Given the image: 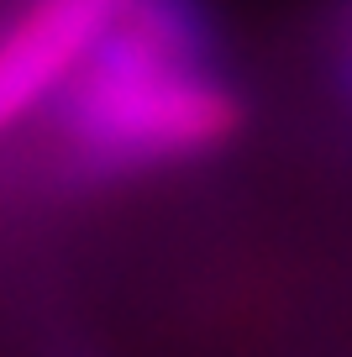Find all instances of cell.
Listing matches in <instances>:
<instances>
[{
  "instance_id": "6da1fadb",
  "label": "cell",
  "mask_w": 352,
  "mask_h": 357,
  "mask_svg": "<svg viewBox=\"0 0 352 357\" xmlns=\"http://www.w3.org/2000/svg\"><path fill=\"white\" fill-rule=\"evenodd\" d=\"M43 111L53 174L68 190H110L231 147L247 95L200 0H126Z\"/></svg>"
},
{
  "instance_id": "7a4b0ae2",
  "label": "cell",
  "mask_w": 352,
  "mask_h": 357,
  "mask_svg": "<svg viewBox=\"0 0 352 357\" xmlns=\"http://www.w3.org/2000/svg\"><path fill=\"white\" fill-rule=\"evenodd\" d=\"M126 0H22L0 26V137L37 121Z\"/></svg>"
},
{
  "instance_id": "3957f363",
  "label": "cell",
  "mask_w": 352,
  "mask_h": 357,
  "mask_svg": "<svg viewBox=\"0 0 352 357\" xmlns=\"http://www.w3.org/2000/svg\"><path fill=\"white\" fill-rule=\"evenodd\" d=\"M316 74L337 126L352 137V0H331L326 22L316 32Z\"/></svg>"
}]
</instances>
